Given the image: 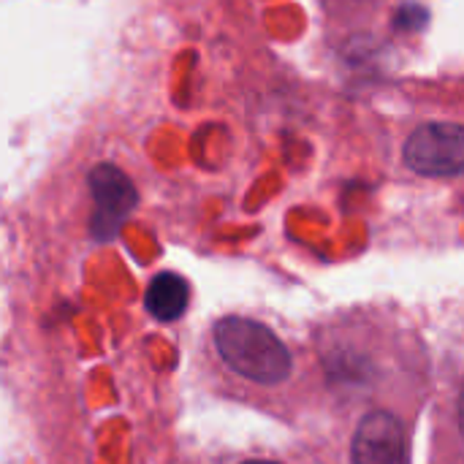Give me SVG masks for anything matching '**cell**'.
<instances>
[{"label":"cell","instance_id":"6da1fadb","mask_svg":"<svg viewBox=\"0 0 464 464\" xmlns=\"http://www.w3.org/2000/svg\"><path fill=\"white\" fill-rule=\"evenodd\" d=\"M215 345L223 362L247 381L275 386L291 375V353L272 329L250 318H223L215 326Z\"/></svg>","mask_w":464,"mask_h":464},{"label":"cell","instance_id":"7a4b0ae2","mask_svg":"<svg viewBox=\"0 0 464 464\" xmlns=\"http://www.w3.org/2000/svg\"><path fill=\"white\" fill-rule=\"evenodd\" d=\"M405 163L421 177H454L464 171V125L430 122L405 141Z\"/></svg>","mask_w":464,"mask_h":464},{"label":"cell","instance_id":"3957f363","mask_svg":"<svg viewBox=\"0 0 464 464\" xmlns=\"http://www.w3.org/2000/svg\"><path fill=\"white\" fill-rule=\"evenodd\" d=\"M351 459L353 464H408L402 424L383 411L364 416L353 435Z\"/></svg>","mask_w":464,"mask_h":464},{"label":"cell","instance_id":"277c9868","mask_svg":"<svg viewBox=\"0 0 464 464\" xmlns=\"http://www.w3.org/2000/svg\"><path fill=\"white\" fill-rule=\"evenodd\" d=\"M90 190L95 196V220L92 228L98 237H111L117 231V226L128 218V212L133 209V185L128 182V177L114 169V166H98L90 177Z\"/></svg>","mask_w":464,"mask_h":464},{"label":"cell","instance_id":"5b68a950","mask_svg":"<svg viewBox=\"0 0 464 464\" xmlns=\"http://www.w3.org/2000/svg\"><path fill=\"white\" fill-rule=\"evenodd\" d=\"M190 302V285L174 272H160L147 288V310L158 321H177Z\"/></svg>","mask_w":464,"mask_h":464},{"label":"cell","instance_id":"8992f818","mask_svg":"<svg viewBox=\"0 0 464 464\" xmlns=\"http://www.w3.org/2000/svg\"><path fill=\"white\" fill-rule=\"evenodd\" d=\"M459 430H462V435H464V392H462V400H459Z\"/></svg>","mask_w":464,"mask_h":464},{"label":"cell","instance_id":"52a82bcc","mask_svg":"<svg viewBox=\"0 0 464 464\" xmlns=\"http://www.w3.org/2000/svg\"><path fill=\"white\" fill-rule=\"evenodd\" d=\"M247 464H277V462H247Z\"/></svg>","mask_w":464,"mask_h":464}]
</instances>
